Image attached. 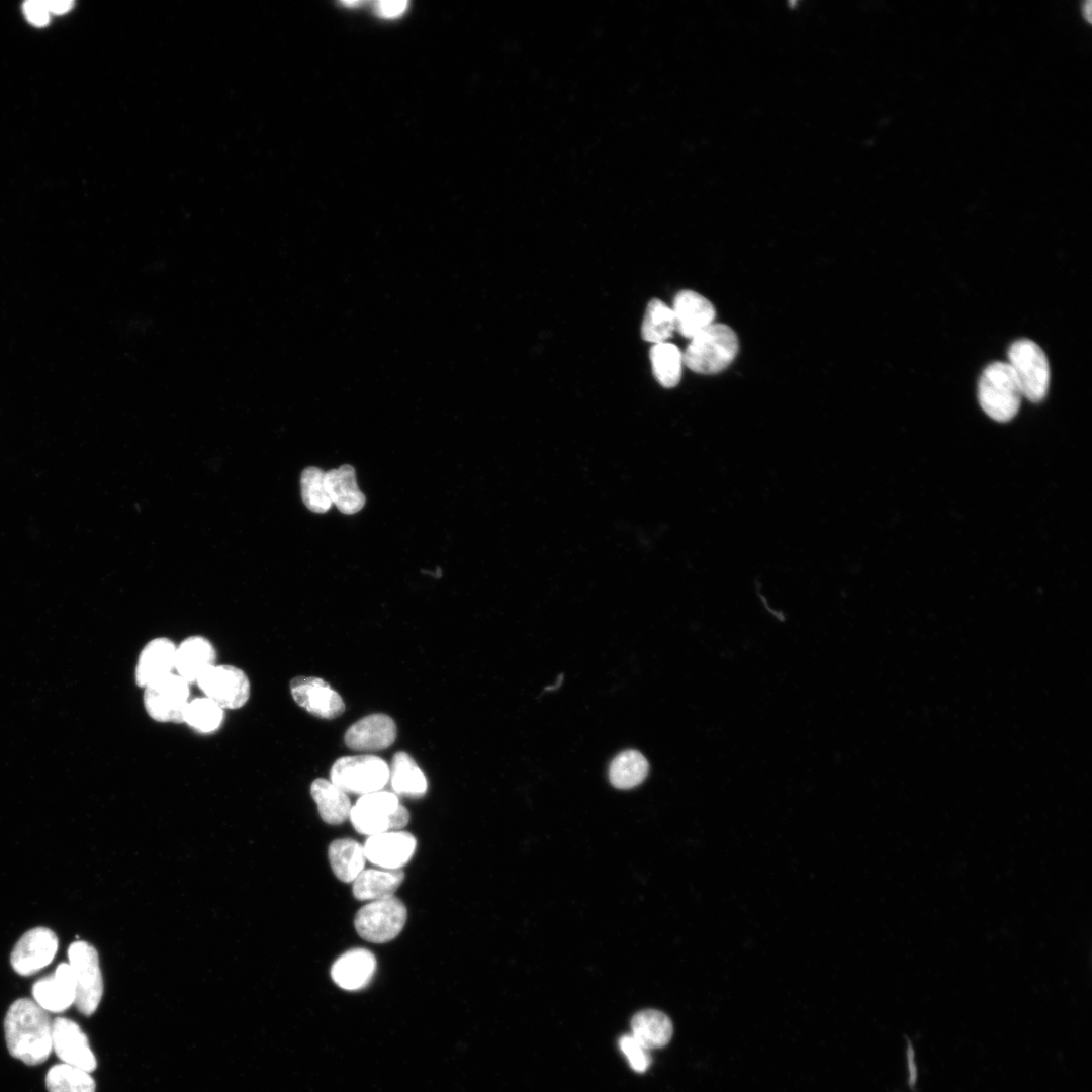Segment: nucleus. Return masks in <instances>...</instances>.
<instances>
[{
  "mask_svg": "<svg viewBox=\"0 0 1092 1092\" xmlns=\"http://www.w3.org/2000/svg\"><path fill=\"white\" fill-rule=\"evenodd\" d=\"M4 1031L11 1056L28 1066L43 1063L53 1050L50 1016L34 1000L20 998L10 1005Z\"/></svg>",
  "mask_w": 1092,
  "mask_h": 1092,
  "instance_id": "1",
  "label": "nucleus"
},
{
  "mask_svg": "<svg viewBox=\"0 0 1092 1092\" xmlns=\"http://www.w3.org/2000/svg\"><path fill=\"white\" fill-rule=\"evenodd\" d=\"M738 349L736 333L725 324L713 323L691 339L682 362L696 373L715 374L731 364Z\"/></svg>",
  "mask_w": 1092,
  "mask_h": 1092,
  "instance_id": "2",
  "label": "nucleus"
},
{
  "mask_svg": "<svg viewBox=\"0 0 1092 1092\" xmlns=\"http://www.w3.org/2000/svg\"><path fill=\"white\" fill-rule=\"evenodd\" d=\"M349 818L355 830L371 836L400 830L408 823L410 813L396 794L380 790L362 795L351 808Z\"/></svg>",
  "mask_w": 1092,
  "mask_h": 1092,
  "instance_id": "3",
  "label": "nucleus"
},
{
  "mask_svg": "<svg viewBox=\"0 0 1092 1092\" xmlns=\"http://www.w3.org/2000/svg\"><path fill=\"white\" fill-rule=\"evenodd\" d=\"M1021 390L1008 363L988 365L979 380L978 399L983 411L993 420L1007 422L1017 414Z\"/></svg>",
  "mask_w": 1092,
  "mask_h": 1092,
  "instance_id": "4",
  "label": "nucleus"
},
{
  "mask_svg": "<svg viewBox=\"0 0 1092 1092\" xmlns=\"http://www.w3.org/2000/svg\"><path fill=\"white\" fill-rule=\"evenodd\" d=\"M1008 359L1022 396L1032 402L1042 400L1050 384V366L1043 350L1031 340H1017L1008 350Z\"/></svg>",
  "mask_w": 1092,
  "mask_h": 1092,
  "instance_id": "5",
  "label": "nucleus"
},
{
  "mask_svg": "<svg viewBox=\"0 0 1092 1092\" xmlns=\"http://www.w3.org/2000/svg\"><path fill=\"white\" fill-rule=\"evenodd\" d=\"M69 964L75 979V1006L82 1014L92 1015L103 995V980L96 949L78 940L68 948Z\"/></svg>",
  "mask_w": 1092,
  "mask_h": 1092,
  "instance_id": "6",
  "label": "nucleus"
},
{
  "mask_svg": "<svg viewBox=\"0 0 1092 1092\" xmlns=\"http://www.w3.org/2000/svg\"><path fill=\"white\" fill-rule=\"evenodd\" d=\"M331 782L346 793L365 795L380 791L390 778L388 764L374 755L344 756L335 761Z\"/></svg>",
  "mask_w": 1092,
  "mask_h": 1092,
  "instance_id": "7",
  "label": "nucleus"
},
{
  "mask_svg": "<svg viewBox=\"0 0 1092 1092\" xmlns=\"http://www.w3.org/2000/svg\"><path fill=\"white\" fill-rule=\"evenodd\" d=\"M407 918L403 902L394 896L375 900L361 907L355 915L357 933L373 943H385L395 938Z\"/></svg>",
  "mask_w": 1092,
  "mask_h": 1092,
  "instance_id": "8",
  "label": "nucleus"
},
{
  "mask_svg": "<svg viewBox=\"0 0 1092 1092\" xmlns=\"http://www.w3.org/2000/svg\"><path fill=\"white\" fill-rule=\"evenodd\" d=\"M188 697V682L171 672L145 687L144 706L149 716L158 722L182 723Z\"/></svg>",
  "mask_w": 1092,
  "mask_h": 1092,
  "instance_id": "9",
  "label": "nucleus"
},
{
  "mask_svg": "<svg viewBox=\"0 0 1092 1092\" xmlns=\"http://www.w3.org/2000/svg\"><path fill=\"white\" fill-rule=\"evenodd\" d=\"M196 681L206 698L221 709H239L250 697L248 676L234 665H213Z\"/></svg>",
  "mask_w": 1092,
  "mask_h": 1092,
  "instance_id": "10",
  "label": "nucleus"
},
{
  "mask_svg": "<svg viewBox=\"0 0 1092 1092\" xmlns=\"http://www.w3.org/2000/svg\"><path fill=\"white\" fill-rule=\"evenodd\" d=\"M58 937L47 927H36L25 932L15 944L10 962L21 976H30L47 967L55 958Z\"/></svg>",
  "mask_w": 1092,
  "mask_h": 1092,
  "instance_id": "11",
  "label": "nucleus"
},
{
  "mask_svg": "<svg viewBox=\"0 0 1092 1092\" xmlns=\"http://www.w3.org/2000/svg\"><path fill=\"white\" fill-rule=\"evenodd\" d=\"M52 1048L63 1063L89 1073L97 1067L96 1058L81 1027L73 1020L57 1017L52 1022Z\"/></svg>",
  "mask_w": 1092,
  "mask_h": 1092,
  "instance_id": "12",
  "label": "nucleus"
},
{
  "mask_svg": "<svg viewBox=\"0 0 1092 1092\" xmlns=\"http://www.w3.org/2000/svg\"><path fill=\"white\" fill-rule=\"evenodd\" d=\"M293 700L308 713L322 719H335L345 711L342 697L324 679L296 676L290 681Z\"/></svg>",
  "mask_w": 1092,
  "mask_h": 1092,
  "instance_id": "13",
  "label": "nucleus"
},
{
  "mask_svg": "<svg viewBox=\"0 0 1092 1092\" xmlns=\"http://www.w3.org/2000/svg\"><path fill=\"white\" fill-rule=\"evenodd\" d=\"M416 846L413 834L396 830L369 836L363 848L371 863L385 870H398L411 860Z\"/></svg>",
  "mask_w": 1092,
  "mask_h": 1092,
  "instance_id": "14",
  "label": "nucleus"
},
{
  "mask_svg": "<svg viewBox=\"0 0 1092 1092\" xmlns=\"http://www.w3.org/2000/svg\"><path fill=\"white\" fill-rule=\"evenodd\" d=\"M396 725L386 714L368 715L353 725L345 733L347 747L356 751H378L393 744L396 739Z\"/></svg>",
  "mask_w": 1092,
  "mask_h": 1092,
  "instance_id": "15",
  "label": "nucleus"
},
{
  "mask_svg": "<svg viewBox=\"0 0 1092 1092\" xmlns=\"http://www.w3.org/2000/svg\"><path fill=\"white\" fill-rule=\"evenodd\" d=\"M34 1001L47 1012H63L75 1002V979L69 963H61L55 972L32 986Z\"/></svg>",
  "mask_w": 1092,
  "mask_h": 1092,
  "instance_id": "16",
  "label": "nucleus"
},
{
  "mask_svg": "<svg viewBox=\"0 0 1092 1092\" xmlns=\"http://www.w3.org/2000/svg\"><path fill=\"white\" fill-rule=\"evenodd\" d=\"M672 310L675 330L689 339L712 325L716 315L713 304L693 290L679 291L673 299Z\"/></svg>",
  "mask_w": 1092,
  "mask_h": 1092,
  "instance_id": "17",
  "label": "nucleus"
},
{
  "mask_svg": "<svg viewBox=\"0 0 1092 1092\" xmlns=\"http://www.w3.org/2000/svg\"><path fill=\"white\" fill-rule=\"evenodd\" d=\"M376 958L368 949L352 948L340 956L331 968L333 981L349 991L365 987L376 970Z\"/></svg>",
  "mask_w": 1092,
  "mask_h": 1092,
  "instance_id": "18",
  "label": "nucleus"
},
{
  "mask_svg": "<svg viewBox=\"0 0 1092 1092\" xmlns=\"http://www.w3.org/2000/svg\"><path fill=\"white\" fill-rule=\"evenodd\" d=\"M176 646L168 638L149 641L140 653L135 667V682L146 687L150 682L171 673L175 667Z\"/></svg>",
  "mask_w": 1092,
  "mask_h": 1092,
  "instance_id": "19",
  "label": "nucleus"
},
{
  "mask_svg": "<svg viewBox=\"0 0 1092 1092\" xmlns=\"http://www.w3.org/2000/svg\"><path fill=\"white\" fill-rule=\"evenodd\" d=\"M325 484L332 504L341 513L353 515L364 507L366 498L358 487L353 466L344 464L326 471Z\"/></svg>",
  "mask_w": 1092,
  "mask_h": 1092,
  "instance_id": "20",
  "label": "nucleus"
},
{
  "mask_svg": "<svg viewBox=\"0 0 1092 1092\" xmlns=\"http://www.w3.org/2000/svg\"><path fill=\"white\" fill-rule=\"evenodd\" d=\"M215 655L214 647L208 639L190 636L176 647L175 668L178 675L187 682H192L214 665Z\"/></svg>",
  "mask_w": 1092,
  "mask_h": 1092,
  "instance_id": "21",
  "label": "nucleus"
},
{
  "mask_svg": "<svg viewBox=\"0 0 1092 1092\" xmlns=\"http://www.w3.org/2000/svg\"><path fill=\"white\" fill-rule=\"evenodd\" d=\"M404 880V872L398 870H363L353 881V895L360 901H375L393 897Z\"/></svg>",
  "mask_w": 1092,
  "mask_h": 1092,
  "instance_id": "22",
  "label": "nucleus"
},
{
  "mask_svg": "<svg viewBox=\"0 0 1092 1092\" xmlns=\"http://www.w3.org/2000/svg\"><path fill=\"white\" fill-rule=\"evenodd\" d=\"M310 794L317 805L323 821L331 825L345 822L351 812V802L345 791L324 778L310 785Z\"/></svg>",
  "mask_w": 1092,
  "mask_h": 1092,
  "instance_id": "23",
  "label": "nucleus"
},
{
  "mask_svg": "<svg viewBox=\"0 0 1092 1092\" xmlns=\"http://www.w3.org/2000/svg\"><path fill=\"white\" fill-rule=\"evenodd\" d=\"M631 1035L648 1051L664 1046L672 1035L668 1016L654 1009L636 1013L631 1020Z\"/></svg>",
  "mask_w": 1092,
  "mask_h": 1092,
  "instance_id": "24",
  "label": "nucleus"
},
{
  "mask_svg": "<svg viewBox=\"0 0 1092 1092\" xmlns=\"http://www.w3.org/2000/svg\"><path fill=\"white\" fill-rule=\"evenodd\" d=\"M328 857L335 876L344 883L353 882L359 876L366 859L363 846L351 838L332 841Z\"/></svg>",
  "mask_w": 1092,
  "mask_h": 1092,
  "instance_id": "25",
  "label": "nucleus"
},
{
  "mask_svg": "<svg viewBox=\"0 0 1092 1092\" xmlns=\"http://www.w3.org/2000/svg\"><path fill=\"white\" fill-rule=\"evenodd\" d=\"M389 769V780L394 793L412 798H420L426 794L427 779L410 754L396 752Z\"/></svg>",
  "mask_w": 1092,
  "mask_h": 1092,
  "instance_id": "26",
  "label": "nucleus"
},
{
  "mask_svg": "<svg viewBox=\"0 0 1092 1092\" xmlns=\"http://www.w3.org/2000/svg\"><path fill=\"white\" fill-rule=\"evenodd\" d=\"M649 770L647 759L636 750H625L611 762L609 779L618 789H631L641 784Z\"/></svg>",
  "mask_w": 1092,
  "mask_h": 1092,
  "instance_id": "27",
  "label": "nucleus"
},
{
  "mask_svg": "<svg viewBox=\"0 0 1092 1092\" xmlns=\"http://www.w3.org/2000/svg\"><path fill=\"white\" fill-rule=\"evenodd\" d=\"M649 358L653 375L662 386L671 388L678 384L684 362L682 354L674 344H654L649 351Z\"/></svg>",
  "mask_w": 1092,
  "mask_h": 1092,
  "instance_id": "28",
  "label": "nucleus"
},
{
  "mask_svg": "<svg viewBox=\"0 0 1092 1092\" xmlns=\"http://www.w3.org/2000/svg\"><path fill=\"white\" fill-rule=\"evenodd\" d=\"M675 331V317L671 307L657 298L647 304L641 325V337L647 342H666Z\"/></svg>",
  "mask_w": 1092,
  "mask_h": 1092,
  "instance_id": "29",
  "label": "nucleus"
},
{
  "mask_svg": "<svg viewBox=\"0 0 1092 1092\" xmlns=\"http://www.w3.org/2000/svg\"><path fill=\"white\" fill-rule=\"evenodd\" d=\"M49 1092H95L96 1083L89 1072L68 1064L54 1065L47 1073Z\"/></svg>",
  "mask_w": 1092,
  "mask_h": 1092,
  "instance_id": "30",
  "label": "nucleus"
},
{
  "mask_svg": "<svg viewBox=\"0 0 1092 1092\" xmlns=\"http://www.w3.org/2000/svg\"><path fill=\"white\" fill-rule=\"evenodd\" d=\"M325 472L318 467L305 468L300 477L301 497L308 510L323 514L332 507L325 484Z\"/></svg>",
  "mask_w": 1092,
  "mask_h": 1092,
  "instance_id": "31",
  "label": "nucleus"
},
{
  "mask_svg": "<svg viewBox=\"0 0 1092 1092\" xmlns=\"http://www.w3.org/2000/svg\"><path fill=\"white\" fill-rule=\"evenodd\" d=\"M222 719V709L208 698H197L190 701L184 713V722L201 733L216 730Z\"/></svg>",
  "mask_w": 1092,
  "mask_h": 1092,
  "instance_id": "32",
  "label": "nucleus"
},
{
  "mask_svg": "<svg viewBox=\"0 0 1092 1092\" xmlns=\"http://www.w3.org/2000/svg\"><path fill=\"white\" fill-rule=\"evenodd\" d=\"M619 1046L633 1070L642 1073L649 1067L650 1056L648 1050L642 1046L631 1034L621 1036Z\"/></svg>",
  "mask_w": 1092,
  "mask_h": 1092,
  "instance_id": "33",
  "label": "nucleus"
},
{
  "mask_svg": "<svg viewBox=\"0 0 1092 1092\" xmlns=\"http://www.w3.org/2000/svg\"><path fill=\"white\" fill-rule=\"evenodd\" d=\"M23 10L27 19L34 25L43 26L50 20V12L46 8L43 1H27L23 5Z\"/></svg>",
  "mask_w": 1092,
  "mask_h": 1092,
  "instance_id": "34",
  "label": "nucleus"
},
{
  "mask_svg": "<svg viewBox=\"0 0 1092 1092\" xmlns=\"http://www.w3.org/2000/svg\"><path fill=\"white\" fill-rule=\"evenodd\" d=\"M406 8H407V2L406 1H396V0L395 1H392V0H390V1H388V0L387 1H379L377 3V6H376L378 14L380 16H384V17H388V18L396 17V16L401 15L405 11Z\"/></svg>",
  "mask_w": 1092,
  "mask_h": 1092,
  "instance_id": "35",
  "label": "nucleus"
},
{
  "mask_svg": "<svg viewBox=\"0 0 1092 1092\" xmlns=\"http://www.w3.org/2000/svg\"><path fill=\"white\" fill-rule=\"evenodd\" d=\"M43 3H44L46 8L48 9V11L50 13H54V14H64L66 12H68L73 6L72 1H49V0H46V1H43Z\"/></svg>",
  "mask_w": 1092,
  "mask_h": 1092,
  "instance_id": "36",
  "label": "nucleus"
},
{
  "mask_svg": "<svg viewBox=\"0 0 1092 1092\" xmlns=\"http://www.w3.org/2000/svg\"><path fill=\"white\" fill-rule=\"evenodd\" d=\"M422 572H424V573H428V574H431V575H433V576H435V577H437V578L441 577V574H442V571H441V568H440V567H437V568H436V570H435V572H430V571H424V570H423Z\"/></svg>",
  "mask_w": 1092,
  "mask_h": 1092,
  "instance_id": "37",
  "label": "nucleus"
}]
</instances>
